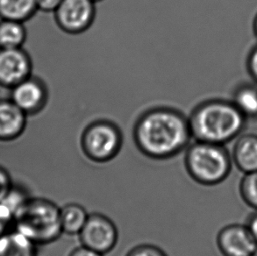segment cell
Instances as JSON below:
<instances>
[{
  "label": "cell",
  "mask_w": 257,
  "mask_h": 256,
  "mask_svg": "<svg viewBox=\"0 0 257 256\" xmlns=\"http://www.w3.org/2000/svg\"><path fill=\"white\" fill-rule=\"evenodd\" d=\"M136 149L151 160L171 159L185 151L192 140L187 117L175 108L158 106L143 111L133 128Z\"/></svg>",
  "instance_id": "1"
},
{
  "label": "cell",
  "mask_w": 257,
  "mask_h": 256,
  "mask_svg": "<svg viewBox=\"0 0 257 256\" xmlns=\"http://www.w3.org/2000/svg\"><path fill=\"white\" fill-rule=\"evenodd\" d=\"M192 139L226 145L236 140L247 127V119L231 99L203 101L188 117Z\"/></svg>",
  "instance_id": "2"
},
{
  "label": "cell",
  "mask_w": 257,
  "mask_h": 256,
  "mask_svg": "<svg viewBox=\"0 0 257 256\" xmlns=\"http://www.w3.org/2000/svg\"><path fill=\"white\" fill-rule=\"evenodd\" d=\"M231 153L225 145L195 141L184 154L189 177L203 186H216L229 177L233 169Z\"/></svg>",
  "instance_id": "3"
},
{
  "label": "cell",
  "mask_w": 257,
  "mask_h": 256,
  "mask_svg": "<svg viewBox=\"0 0 257 256\" xmlns=\"http://www.w3.org/2000/svg\"><path fill=\"white\" fill-rule=\"evenodd\" d=\"M60 209L48 198L31 197L15 215L13 228L38 246L52 244L63 234Z\"/></svg>",
  "instance_id": "4"
},
{
  "label": "cell",
  "mask_w": 257,
  "mask_h": 256,
  "mask_svg": "<svg viewBox=\"0 0 257 256\" xmlns=\"http://www.w3.org/2000/svg\"><path fill=\"white\" fill-rule=\"evenodd\" d=\"M123 134L111 120L97 119L84 128L81 135L80 147L87 159L103 164L114 160L123 147Z\"/></svg>",
  "instance_id": "5"
},
{
  "label": "cell",
  "mask_w": 257,
  "mask_h": 256,
  "mask_svg": "<svg viewBox=\"0 0 257 256\" xmlns=\"http://www.w3.org/2000/svg\"><path fill=\"white\" fill-rule=\"evenodd\" d=\"M78 238L82 246L105 255L118 244V227L106 215L94 212L89 215Z\"/></svg>",
  "instance_id": "6"
},
{
  "label": "cell",
  "mask_w": 257,
  "mask_h": 256,
  "mask_svg": "<svg viewBox=\"0 0 257 256\" xmlns=\"http://www.w3.org/2000/svg\"><path fill=\"white\" fill-rule=\"evenodd\" d=\"M96 4L91 0H63L54 13L58 28L69 35H80L93 24Z\"/></svg>",
  "instance_id": "7"
},
{
  "label": "cell",
  "mask_w": 257,
  "mask_h": 256,
  "mask_svg": "<svg viewBox=\"0 0 257 256\" xmlns=\"http://www.w3.org/2000/svg\"><path fill=\"white\" fill-rule=\"evenodd\" d=\"M9 90V98L28 117L41 113L49 102L48 87L38 76L32 75Z\"/></svg>",
  "instance_id": "8"
},
{
  "label": "cell",
  "mask_w": 257,
  "mask_h": 256,
  "mask_svg": "<svg viewBox=\"0 0 257 256\" xmlns=\"http://www.w3.org/2000/svg\"><path fill=\"white\" fill-rule=\"evenodd\" d=\"M33 62L23 48L0 49V86L10 90L32 76Z\"/></svg>",
  "instance_id": "9"
},
{
  "label": "cell",
  "mask_w": 257,
  "mask_h": 256,
  "mask_svg": "<svg viewBox=\"0 0 257 256\" xmlns=\"http://www.w3.org/2000/svg\"><path fill=\"white\" fill-rule=\"evenodd\" d=\"M217 246L223 256H256L257 243L247 225L230 224L219 230Z\"/></svg>",
  "instance_id": "10"
},
{
  "label": "cell",
  "mask_w": 257,
  "mask_h": 256,
  "mask_svg": "<svg viewBox=\"0 0 257 256\" xmlns=\"http://www.w3.org/2000/svg\"><path fill=\"white\" fill-rule=\"evenodd\" d=\"M28 115L10 98H0V142H13L23 135Z\"/></svg>",
  "instance_id": "11"
},
{
  "label": "cell",
  "mask_w": 257,
  "mask_h": 256,
  "mask_svg": "<svg viewBox=\"0 0 257 256\" xmlns=\"http://www.w3.org/2000/svg\"><path fill=\"white\" fill-rule=\"evenodd\" d=\"M233 163L242 173L257 171V135L241 134L231 153Z\"/></svg>",
  "instance_id": "12"
},
{
  "label": "cell",
  "mask_w": 257,
  "mask_h": 256,
  "mask_svg": "<svg viewBox=\"0 0 257 256\" xmlns=\"http://www.w3.org/2000/svg\"><path fill=\"white\" fill-rule=\"evenodd\" d=\"M38 246L31 239L11 228L0 236V256H37Z\"/></svg>",
  "instance_id": "13"
},
{
  "label": "cell",
  "mask_w": 257,
  "mask_h": 256,
  "mask_svg": "<svg viewBox=\"0 0 257 256\" xmlns=\"http://www.w3.org/2000/svg\"><path fill=\"white\" fill-rule=\"evenodd\" d=\"M231 100L247 118H257V83L254 81L237 84L232 92Z\"/></svg>",
  "instance_id": "14"
},
{
  "label": "cell",
  "mask_w": 257,
  "mask_h": 256,
  "mask_svg": "<svg viewBox=\"0 0 257 256\" xmlns=\"http://www.w3.org/2000/svg\"><path fill=\"white\" fill-rule=\"evenodd\" d=\"M89 215L86 209L77 203H69L61 207L60 220L63 233L78 236L86 224Z\"/></svg>",
  "instance_id": "15"
},
{
  "label": "cell",
  "mask_w": 257,
  "mask_h": 256,
  "mask_svg": "<svg viewBox=\"0 0 257 256\" xmlns=\"http://www.w3.org/2000/svg\"><path fill=\"white\" fill-rule=\"evenodd\" d=\"M27 37L24 22L0 19V49L23 48Z\"/></svg>",
  "instance_id": "16"
},
{
  "label": "cell",
  "mask_w": 257,
  "mask_h": 256,
  "mask_svg": "<svg viewBox=\"0 0 257 256\" xmlns=\"http://www.w3.org/2000/svg\"><path fill=\"white\" fill-rule=\"evenodd\" d=\"M37 11L36 0H0V19L25 22Z\"/></svg>",
  "instance_id": "17"
},
{
  "label": "cell",
  "mask_w": 257,
  "mask_h": 256,
  "mask_svg": "<svg viewBox=\"0 0 257 256\" xmlns=\"http://www.w3.org/2000/svg\"><path fill=\"white\" fill-rule=\"evenodd\" d=\"M239 191L244 203L257 211V171L244 174Z\"/></svg>",
  "instance_id": "18"
},
{
  "label": "cell",
  "mask_w": 257,
  "mask_h": 256,
  "mask_svg": "<svg viewBox=\"0 0 257 256\" xmlns=\"http://www.w3.org/2000/svg\"><path fill=\"white\" fill-rule=\"evenodd\" d=\"M125 256H168L164 250L151 244H141L129 250Z\"/></svg>",
  "instance_id": "19"
},
{
  "label": "cell",
  "mask_w": 257,
  "mask_h": 256,
  "mask_svg": "<svg viewBox=\"0 0 257 256\" xmlns=\"http://www.w3.org/2000/svg\"><path fill=\"white\" fill-rule=\"evenodd\" d=\"M246 67L251 79L257 83V43L247 54Z\"/></svg>",
  "instance_id": "20"
},
{
  "label": "cell",
  "mask_w": 257,
  "mask_h": 256,
  "mask_svg": "<svg viewBox=\"0 0 257 256\" xmlns=\"http://www.w3.org/2000/svg\"><path fill=\"white\" fill-rule=\"evenodd\" d=\"M13 185L14 183L10 174L6 168L0 165V201L2 200L5 196L8 193Z\"/></svg>",
  "instance_id": "21"
},
{
  "label": "cell",
  "mask_w": 257,
  "mask_h": 256,
  "mask_svg": "<svg viewBox=\"0 0 257 256\" xmlns=\"http://www.w3.org/2000/svg\"><path fill=\"white\" fill-rule=\"evenodd\" d=\"M63 0H36L38 11L44 13H55Z\"/></svg>",
  "instance_id": "22"
},
{
  "label": "cell",
  "mask_w": 257,
  "mask_h": 256,
  "mask_svg": "<svg viewBox=\"0 0 257 256\" xmlns=\"http://www.w3.org/2000/svg\"><path fill=\"white\" fill-rule=\"evenodd\" d=\"M68 256H104V254L97 253L94 250L90 249L86 246H82L80 245L77 246L76 248H74L71 252H70Z\"/></svg>",
  "instance_id": "23"
},
{
  "label": "cell",
  "mask_w": 257,
  "mask_h": 256,
  "mask_svg": "<svg viewBox=\"0 0 257 256\" xmlns=\"http://www.w3.org/2000/svg\"><path fill=\"white\" fill-rule=\"evenodd\" d=\"M245 225H247V229L249 230V232L257 243V211H254L252 214L249 215Z\"/></svg>",
  "instance_id": "24"
},
{
  "label": "cell",
  "mask_w": 257,
  "mask_h": 256,
  "mask_svg": "<svg viewBox=\"0 0 257 256\" xmlns=\"http://www.w3.org/2000/svg\"><path fill=\"white\" fill-rule=\"evenodd\" d=\"M253 31H254V36L257 39V13L254 16V21H253Z\"/></svg>",
  "instance_id": "25"
},
{
  "label": "cell",
  "mask_w": 257,
  "mask_h": 256,
  "mask_svg": "<svg viewBox=\"0 0 257 256\" xmlns=\"http://www.w3.org/2000/svg\"><path fill=\"white\" fill-rule=\"evenodd\" d=\"M92 2H94V3L96 4L97 3V2H101V1H103V0H91Z\"/></svg>",
  "instance_id": "26"
}]
</instances>
